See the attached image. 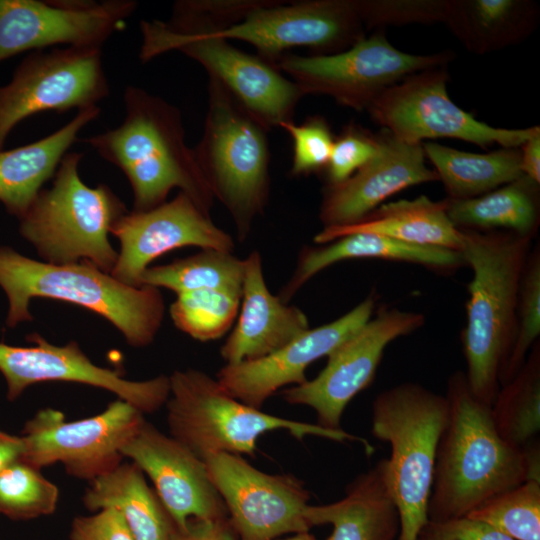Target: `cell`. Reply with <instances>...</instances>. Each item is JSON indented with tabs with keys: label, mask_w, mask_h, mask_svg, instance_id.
Listing matches in <instances>:
<instances>
[{
	"label": "cell",
	"mask_w": 540,
	"mask_h": 540,
	"mask_svg": "<svg viewBox=\"0 0 540 540\" xmlns=\"http://www.w3.org/2000/svg\"><path fill=\"white\" fill-rule=\"evenodd\" d=\"M445 396L449 416L436 452L429 521L465 517L486 500L540 479L539 440L524 449L505 442L491 406L472 393L465 372L449 376Z\"/></svg>",
	"instance_id": "cell-1"
},
{
	"label": "cell",
	"mask_w": 540,
	"mask_h": 540,
	"mask_svg": "<svg viewBox=\"0 0 540 540\" xmlns=\"http://www.w3.org/2000/svg\"><path fill=\"white\" fill-rule=\"evenodd\" d=\"M123 99V122L83 141L125 174L133 210L157 207L179 188L209 214L214 197L193 148L185 142L180 110L137 86H127Z\"/></svg>",
	"instance_id": "cell-2"
},
{
	"label": "cell",
	"mask_w": 540,
	"mask_h": 540,
	"mask_svg": "<svg viewBox=\"0 0 540 540\" xmlns=\"http://www.w3.org/2000/svg\"><path fill=\"white\" fill-rule=\"evenodd\" d=\"M461 231L460 252L472 269L461 334L465 375L472 393L491 406L514 342L520 284L533 239L506 231Z\"/></svg>",
	"instance_id": "cell-3"
},
{
	"label": "cell",
	"mask_w": 540,
	"mask_h": 540,
	"mask_svg": "<svg viewBox=\"0 0 540 540\" xmlns=\"http://www.w3.org/2000/svg\"><path fill=\"white\" fill-rule=\"evenodd\" d=\"M0 286L9 302L8 327L33 319L32 298H51L95 312L114 325L128 344L144 347L153 342L164 317L159 288L126 285L88 261L40 262L0 246Z\"/></svg>",
	"instance_id": "cell-4"
},
{
	"label": "cell",
	"mask_w": 540,
	"mask_h": 540,
	"mask_svg": "<svg viewBox=\"0 0 540 540\" xmlns=\"http://www.w3.org/2000/svg\"><path fill=\"white\" fill-rule=\"evenodd\" d=\"M139 58L148 62L178 51L198 62L267 130L292 122L304 96L272 63L248 54L219 36L196 0L175 2L167 20H142Z\"/></svg>",
	"instance_id": "cell-5"
},
{
	"label": "cell",
	"mask_w": 540,
	"mask_h": 540,
	"mask_svg": "<svg viewBox=\"0 0 540 540\" xmlns=\"http://www.w3.org/2000/svg\"><path fill=\"white\" fill-rule=\"evenodd\" d=\"M448 416L446 396L416 382L383 390L373 401L371 432L391 447L386 461L400 516L397 540H417L428 522L436 452Z\"/></svg>",
	"instance_id": "cell-6"
},
{
	"label": "cell",
	"mask_w": 540,
	"mask_h": 540,
	"mask_svg": "<svg viewBox=\"0 0 540 540\" xmlns=\"http://www.w3.org/2000/svg\"><path fill=\"white\" fill-rule=\"evenodd\" d=\"M82 153H67L52 186L42 189L19 218L20 233L52 264L88 261L111 273L118 253L108 235L127 213L124 203L109 186L86 185L79 175Z\"/></svg>",
	"instance_id": "cell-7"
},
{
	"label": "cell",
	"mask_w": 540,
	"mask_h": 540,
	"mask_svg": "<svg viewBox=\"0 0 540 540\" xmlns=\"http://www.w3.org/2000/svg\"><path fill=\"white\" fill-rule=\"evenodd\" d=\"M167 421L173 438L201 460L218 453L253 456L258 438L271 431L286 430L298 440L319 436L334 441L367 440L342 429L329 430L317 424L299 422L265 413L231 396L208 374L177 370L169 377Z\"/></svg>",
	"instance_id": "cell-8"
},
{
	"label": "cell",
	"mask_w": 540,
	"mask_h": 540,
	"mask_svg": "<svg viewBox=\"0 0 540 540\" xmlns=\"http://www.w3.org/2000/svg\"><path fill=\"white\" fill-rule=\"evenodd\" d=\"M207 89L203 134L193 150L214 199L243 240L269 200V130L215 79L209 78Z\"/></svg>",
	"instance_id": "cell-9"
},
{
	"label": "cell",
	"mask_w": 540,
	"mask_h": 540,
	"mask_svg": "<svg viewBox=\"0 0 540 540\" xmlns=\"http://www.w3.org/2000/svg\"><path fill=\"white\" fill-rule=\"evenodd\" d=\"M196 2L219 36L249 43L275 66L293 48L311 49L313 55L335 54L366 35L357 0H245L227 24L204 0Z\"/></svg>",
	"instance_id": "cell-10"
},
{
	"label": "cell",
	"mask_w": 540,
	"mask_h": 540,
	"mask_svg": "<svg viewBox=\"0 0 540 540\" xmlns=\"http://www.w3.org/2000/svg\"><path fill=\"white\" fill-rule=\"evenodd\" d=\"M451 51L415 55L395 48L384 30L364 36L348 49L329 55L286 53L277 68L290 76L303 95H326L356 111H366L388 87L429 68L446 66Z\"/></svg>",
	"instance_id": "cell-11"
},
{
	"label": "cell",
	"mask_w": 540,
	"mask_h": 540,
	"mask_svg": "<svg viewBox=\"0 0 540 540\" xmlns=\"http://www.w3.org/2000/svg\"><path fill=\"white\" fill-rule=\"evenodd\" d=\"M448 79L447 65L419 71L385 89L366 111L383 130L411 144L449 137L482 148L520 147L540 130L536 125L499 128L477 120L449 97Z\"/></svg>",
	"instance_id": "cell-12"
},
{
	"label": "cell",
	"mask_w": 540,
	"mask_h": 540,
	"mask_svg": "<svg viewBox=\"0 0 540 540\" xmlns=\"http://www.w3.org/2000/svg\"><path fill=\"white\" fill-rule=\"evenodd\" d=\"M143 413L120 398L101 413L66 421L61 411H38L24 426V461L41 469L55 463L89 482L122 463L121 450L144 422Z\"/></svg>",
	"instance_id": "cell-13"
},
{
	"label": "cell",
	"mask_w": 540,
	"mask_h": 540,
	"mask_svg": "<svg viewBox=\"0 0 540 540\" xmlns=\"http://www.w3.org/2000/svg\"><path fill=\"white\" fill-rule=\"evenodd\" d=\"M109 95L101 48L31 52L0 87V150L22 120L35 114L98 106Z\"/></svg>",
	"instance_id": "cell-14"
},
{
	"label": "cell",
	"mask_w": 540,
	"mask_h": 540,
	"mask_svg": "<svg viewBox=\"0 0 540 540\" xmlns=\"http://www.w3.org/2000/svg\"><path fill=\"white\" fill-rule=\"evenodd\" d=\"M425 323L420 312L381 306L356 333L327 357L324 369L312 380L282 392L289 404L311 407L317 425L340 430L348 403L374 380L384 350L395 339L406 336Z\"/></svg>",
	"instance_id": "cell-15"
},
{
	"label": "cell",
	"mask_w": 540,
	"mask_h": 540,
	"mask_svg": "<svg viewBox=\"0 0 540 540\" xmlns=\"http://www.w3.org/2000/svg\"><path fill=\"white\" fill-rule=\"evenodd\" d=\"M204 463L239 540H274L311 528L304 517L310 494L300 479L265 473L236 454L218 453Z\"/></svg>",
	"instance_id": "cell-16"
},
{
	"label": "cell",
	"mask_w": 540,
	"mask_h": 540,
	"mask_svg": "<svg viewBox=\"0 0 540 540\" xmlns=\"http://www.w3.org/2000/svg\"><path fill=\"white\" fill-rule=\"evenodd\" d=\"M136 8L133 0H0V62L59 44L101 48Z\"/></svg>",
	"instance_id": "cell-17"
},
{
	"label": "cell",
	"mask_w": 540,
	"mask_h": 540,
	"mask_svg": "<svg viewBox=\"0 0 540 540\" xmlns=\"http://www.w3.org/2000/svg\"><path fill=\"white\" fill-rule=\"evenodd\" d=\"M27 338L33 346L0 343V372L6 380L10 401L33 384L60 381L105 389L143 414L152 413L167 402L169 377L131 381L115 370L94 364L75 341L56 346L37 333Z\"/></svg>",
	"instance_id": "cell-18"
},
{
	"label": "cell",
	"mask_w": 540,
	"mask_h": 540,
	"mask_svg": "<svg viewBox=\"0 0 540 540\" xmlns=\"http://www.w3.org/2000/svg\"><path fill=\"white\" fill-rule=\"evenodd\" d=\"M120 252L111 275L139 287L143 273L156 258L174 249L199 247L233 252L231 235L218 227L187 194L146 211L124 214L112 227Z\"/></svg>",
	"instance_id": "cell-19"
},
{
	"label": "cell",
	"mask_w": 540,
	"mask_h": 540,
	"mask_svg": "<svg viewBox=\"0 0 540 540\" xmlns=\"http://www.w3.org/2000/svg\"><path fill=\"white\" fill-rule=\"evenodd\" d=\"M121 453L149 476L178 530L192 520L228 519L204 461L172 436L144 420Z\"/></svg>",
	"instance_id": "cell-20"
},
{
	"label": "cell",
	"mask_w": 540,
	"mask_h": 540,
	"mask_svg": "<svg viewBox=\"0 0 540 540\" xmlns=\"http://www.w3.org/2000/svg\"><path fill=\"white\" fill-rule=\"evenodd\" d=\"M372 292L339 318L309 328L279 350L263 358L226 364L217 373L220 385L239 401L260 409L280 388L307 381L305 371L317 359L328 356L365 325L374 314Z\"/></svg>",
	"instance_id": "cell-21"
},
{
	"label": "cell",
	"mask_w": 540,
	"mask_h": 540,
	"mask_svg": "<svg viewBox=\"0 0 540 540\" xmlns=\"http://www.w3.org/2000/svg\"><path fill=\"white\" fill-rule=\"evenodd\" d=\"M375 156L348 179L327 185L319 208L323 228L359 222L394 194L411 186L438 181L427 166L422 144L401 141L383 130Z\"/></svg>",
	"instance_id": "cell-22"
},
{
	"label": "cell",
	"mask_w": 540,
	"mask_h": 540,
	"mask_svg": "<svg viewBox=\"0 0 540 540\" xmlns=\"http://www.w3.org/2000/svg\"><path fill=\"white\" fill-rule=\"evenodd\" d=\"M239 314L220 354L226 364L263 358L310 328L306 314L272 294L266 284L260 254L245 259Z\"/></svg>",
	"instance_id": "cell-23"
},
{
	"label": "cell",
	"mask_w": 540,
	"mask_h": 540,
	"mask_svg": "<svg viewBox=\"0 0 540 540\" xmlns=\"http://www.w3.org/2000/svg\"><path fill=\"white\" fill-rule=\"evenodd\" d=\"M304 517L311 527L333 526L326 540H397L400 516L388 481L386 459L359 474L342 499L325 505L308 504Z\"/></svg>",
	"instance_id": "cell-24"
},
{
	"label": "cell",
	"mask_w": 540,
	"mask_h": 540,
	"mask_svg": "<svg viewBox=\"0 0 540 540\" xmlns=\"http://www.w3.org/2000/svg\"><path fill=\"white\" fill-rule=\"evenodd\" d=\"M349 259L406 262L445 274L466 265L462 253L457 250L405 243L373 233H352L325 244L303 248L293 274L278 296L288 303L316 274Z\"/></svg>",
	"instance_id": "cell-25"
},
{
	"label": "cell",
	"mask_w": 540,
	"mask_h": 540,
	"mask_svg": "<svg viewBox=\"0 0 540 540\" xmlns=\"http://www.w3.org/2000/svg\"><path fill=\"white\" fill-rule=\"evenodd\" d=\"M100 114L99 106L78 110L57 131L37 141L10 150H0V202L20 218L36 199L78 139L79 131Z\"/></svg>",
	"instance_id": "cell-26"
},
{
	"label": "cell",
	"mask_w": 540,
	"mask_h": 540,
	"mask_svg": "<svg viewBox=\"0 0 540 540\" xmlns=\"http://www.w3.org/2000/svg\"><path fill=\"white\" fill-rule=\"evenodd\" d=\"M352 233H373L405 243L460 251L462 231L454 226L445 199L433 201L425 195L412 200L384 203L357 223L323 228L315 244H325Z\"/></svg>",
	"instance_id": "cell-27"
},
{
	"label": "cell",
	"mask_w": 540,
	"mask_h": 540,
	"mask_svg": "<svg viewBox=\"0 0 540 540\" xmlns=\"http://www.w3.org/2000/svg\"><path fill=\"white\" fill-rule=\"evenodd\" d=\"M539 18L530 0H449L444 23L469 52L484 55L527 39Z\"/></svg>",
	"instance_id": "cell-28"
},
{
	"label": "cell",
	"mask_w": 540,
	"mask_h": 540,
	"mask_svg": "<svg viewBox=\"0 0 540 540\" xmlns=\"http://www.w3.org/2000/svg\"><path fill=\"white\" fill-rule=\"evenodd\" d=\"M84 506L93 512L120 513L135 540H173L177 527L143 471L133 462L120 463L89 482Z\"/></svg>",
	"instance_id": "cell-29"
},
{
	"label": "cell",
	"mask_w": 540,
	"mask_h": 540,
	"mask_svg": "<svg viewBox=\"0 0 540 540\" xmlns=\"http://www.w3.org/2000/svg\"><path fill=\"white\" fill-rule=\"evenodd\" d=\"M445 201L451 222L460 230L506 231L533 239L539 228V183L524 175L474 198Z\"/></svg>",
	"instance_id": "cell-30"
},
{
	"label": "cell",
	"mask_w": 540,
	"mask_h": 540,
	"mask_svg": "<svg viewBox=\"0 0 540 540\" xmlns=\"http://www.w3.org/2000/svg\"><path fill=\"white\" fill-rule=\"evenodd\" d=\"M449 199H470L523 176L519 147H501L488 153L466 152L436 142L422 143Z\"/></svg>",
	"instance_id": "cell-31"
},
{
	"label": "cell",
	"mask_w": 540,
	"mask_h": 540,
	"mask_svg": "<svg viewBox=\"0 0 540 540\" xmlns=\"http://www.w3.org/2000/svg\"><path fill=\"white\" fill-rule=\"evenodd\" d=\"M500 437L513 447L524 449L538 441L540 431V342L531 348L523 366L501 385L491 405Z\"/></svg>",
	"instance_id": "cell-32"
},
{
	"label": "cell",
	"mask_w": 540,
	"mask_h": 540,
	"mask_svg": "<svg viewBox=\"0 0 540 540\" xmlns=\"http://www.w3.org/2000/svg\"><path fill=\"white\" fill-rule=\"evenodd\" d=\"M244 259L233 252L202 249L172 263L148 267L141 285L166 288L177 294L199 289H223L242 293Z\"/></svg>",
	"instance_id": "cell-33"
},
{
	"label": "cell",
	"mask_w": 540,
	"mask_h": 540,
	"mask_svg": "<svg viewBox=\"0 0 540 540\" xmlns=\"http://www.w3.org/2000/svg\"><path fill=\"white\" fill-rule=\"evenodd\" d=\"M242 293L199 289L177 294L170 306L174 325L190 337L207 342L224 336L235 324Z\"/></svg>",
	"instance_id": "cell-34"
},
{
	"label": "cell",
	"mask_w": 540,
	"mask_h": 540,
	"mask_svg": "<svg viewBox=\"0 0 540 540\" xmlns=\"http://www.w3.org/2000/svg\"><path fill=\"white\" fill-rule=\"evenodd\" d=\"M466 517L514 540H540V479H528L486 500Z\"/></svg>",
	"instance_id": "cell-35"
},
{
	"label": "cell",
	"mask_w": 540,
	"mask_h": 540,
	"mask_svg": "<svg viewBox=\"0 0 540 540\" xmlns=\"http://www.w3.org/2000/svg\"><path fill=\"white\" fill-rule=\"evenodd\" d=\"M40 470L18 459L0 471V514L30 520L54 513L59 489Z\"/></svg>",
	"instance_id": "cell-36"
},
{
	"label": "cell",
	"mask_w": 540,
	"mask_h": 540,
	"mask_svg": "<svg viewBox=\"0 0 540 540\" xmlns=\"http://www.w3.org/2000/svg\"><path fill=\"white\" fill-rule=\"evenodd\" d=\"M540 335V250L532 248L520 284L516 315V334L511 351L500 372V386L513 378L523 366Z\"/></svg>",
	"instance_id": "cell-37"
},
{
	"label": "cell",
	"mask_w": 540,
	"mask_h": 540,
	"mask_svg": "<svg viewBox=\"0 0 540 540\" xmlns=\"http://www.w3.org/2000/svg\"><path fill=\"white\" fill-rule=\"evenodd\" d=\"M280 128L292 139L290 172L293 176H307L325 171L335 137L324 117L310 116L300 124L292 121L281 124Z\"/></svg>",
	"instance_id": "cell-38"
},
{
	"label": "cell",
	"mask_w": 540,
	"mask_h": 540,
	"mask_svg": "<svg viewBox=\"0 0 540 540\" xmlns=\"http://www.w3.org/2000/svg\"><path fill=\"white\" fill-rule=\"evenodd\" d=\"M449 0H357L366 29L444 23Z\"/></svg>",
	"instance_id": "cell-39"
},
{
	"label": "cell",
	"mask_w": 540,
	"mask_h": 540,
	"mask_svg": "<svg viewBox=\"0 0 540 540\" xmlns=\"http://www.w3.org/2000/svg\"><path fill=\"white\" fill-rule=\"evenodd\" d=\"M378 148L377 135L355 124L346 126L334 139L325 169L327 185L338 184L348 179L375 156Z\"/></svg>",
	"instance_id": "cell-40"
},
{
	"label": "cell",
	"mask_w": 540,
	"mask_h": 540,
	"mask_svg": "<svg viewBox=\"0 0 540 540\" xmlns=\"http://www.w3.org/2000/svg\"><path fill=\"white\" fill-rule=\"evenodd\" d=\"M417 540H514L491 526L468 517L429 521Z\"/></svg>",
	"instance_id": "cell-41"
},
{
	"label": "cell",
	"mask_w": 540,
	"mask_h": 540,
	"mask_svg": "<svg viewBox=\"0 0 540 540\" xmlns=\"http://www.w3.org/2000/svg\"><path fill=\"white\" fill-rule=\"evenodd\" d=\"M70 540H135L125 520L114 509H102L90 516L76 517Z\"/></svg>",
	"instance_id": "cell-42"
},
{
	"label": "cell",
	"mask_w": 540,
	"mask_h": 540,
	"mask_svg": "<svg viewBox=\"0 0 540 540\" xmlns=\"http://www.w3.org/2000/svg\"><path fill=\"white\" fill-rule=\"evenodd\" d=\"M228 519L192 520L186 528L178 530L173 540H236Z\"/></svg>",
	"instance_id": "cell-43"
},
{
	"label": "cell",
	"mask_w": 540,
	"mask_h": 540,
	"mask_svg": "<svg viewBox=\"0 0 540 540\" xmlns=\"http://www.w3.org/2000/svg\"><path fill=\"white\" fill-rule=\"evenodd\" d=\"M519 149L522 174L540 184V130L527 139Z\"/></svg>",
	"instance_id": "cell-44"
},
{
	"label": "cell",
	"mask_w": 540,
	"mask_h": 540,
	"mask_svg": "<svg viewBox=\"0 0 540 540\" xmlns=\"http://www.w3.org/2000/svg\"><path fill=\"white\" fill-rule=\"evenodd\" d=\"M22 455L21 436L11 435L0 429V471L12 462L21 459Z\"/></svg>",
	"instance_id": "cell-45"
},
{
	"label": "cell",
	"mask_w": 540,
	"mask_h": 540,
	"mask_svg": "<svg viewBox=\"0 0 540 540\" xmlns=\"http://www.w3.org/2000/svg\"><path fill=\"white\" fill-rule=\"evenodd\" d=\"M282 540H317L312 534L308 532L296 533L291 537Z\"/></svg>",
	"instance_id": "cell-46"
}]
</instances>
